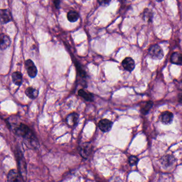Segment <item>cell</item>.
<instances>
[{
  "instance_id": "cell-1",
  "label": "cell",
  "mask_w": 182,
  "mask_h": 182,
  "mask_svg": "<svg viewBox=\"0 0 182 182\" xmlns=\"http://www.w3.org/2000/svg\"><path fill=\"white\" fill-rule=\"evenodd\" d=\"M15 131L18 136H21L30 142H34L35 136L34 134L31 131L30 128L28 127L26 125L21 124L19 126L15 129Z\"/></svg>"
},
{
  "instance_id": "cell-2",
  "label": "cell",
  "mask_w": 182,
  "mask_h": 182,
  "mask_svg": "<svg viewBox=\"0 0 182 182\" xmlns=\"http://www.w3.org/2000/svg\"><path fill=\"white\" fill-rule=\"evenodd\" d=\"M148 54L150 57L154 60H161L164 56L162 49L157 44L153 45L150 47Z\"/></svg>"
},
{
  "instance_id": "cell-3",
  "label": "cell",
  "mask_w": 182,
  "mask_h": 182,
  "mask_svg": "<svg viewBox=\"0 0 182 182\" xmlns=\"http://www.w3.org/2000/svg\"><path fill=\"white\" fill-rule=\"evenodd\" d=\"M25 68L28 76L30 78H34L37 75V68L34 62L30 59H28L25 61Z\"/></svg>"
},
{
  "instance_id": "cell-4",
  "label": "cell",
  "mask_w": 182,
  "mask_h": 182,
  "mask_svg": "<svg viewBox=\"0 0 182 182\" xmlns=\"http://www.w3.org/2000/svg\"><path fill=\"white\" fill-rule=\"evenodd\" d=\"M113 125V122L107 119H103L99 121L98 127L101 131L104 133L108 132L111 130Z\"/></svg>"
},
{
  "instance_id": "cell-5",
  "label": "cell",
  "mask_w": 182,
  "mask_h": 182,
  "mask_svg": "<svg viewBox=\"0 0 182 182\" xmlns=\"http://www.w3.org/2000/svg\"><path fill=\"white\" fill-rule=\"evenodd\" d=\"M78 115L75 113H70L66 118V122L69 127H74L78 124Z\"/></svg>"
},
{
  "instance_id": "cell-6",
  "label": "cell",
  "mask_w": 182,
  "mask_h": 182,
  "mask_svg": "<svg viewBox=\"0 0 182 182\" xmlns=\"http://www.w3.org/2000/svg\"><path fill=\"white\" fill-rule=\"evenodd\" d=\"M122 65L125 70L129 72H132L135 67V61L130 57L125 58L122 62Z\"/></svg>"
},
{
  "instance_id": "cell-7",
  "label": "cell",
  "mask_w": 182,
  "mask_h": 182,
  "mask_svg": "<svg viewBox=\"0 0 182 182\" xmlns=\"http://www.w3.org/2000/svg\"><path fill=\"white\" fill-rule=\"evenodd\" d=\"M8 182H21V176L15 169L10 171L8 175Z\"/></svg>"
},
{
  "instance_id": "cell-8",
  "label": "cell",
  "mask_w": 182,
  "mask_h": 182,
  "mask_svg": "<svg viewBox=\"0 0 182 182\" xmlns=\"http://www.w3.org/2000/svg\"><path fill=\"white\" fill-rule=\"evenodd\" d=\"M174 116L172 113L169 111H165L161 115V122L164 124H170L173 122Z\"/></svg>"
},
{
  "instance_id": "cell-9",
  "label": "cell",
  "mask_w": 182,
  "mask_h": 182,
  "mask_svg": "<svg viewBox=\"0 0 182 182\" xmlns=\"http://www.w3.org/2000/svg\"><path fill=\"white\" fill-rule=\"evenodd\" d=\"M1 20L3 23H7L12 20L11 14L8 10H1Z\"/></svg>"
},
{
  "instance_id": "cell-10",
  "label": "cell",
  "mask_w": 182,
  "mask_h": 182,
  "mask_svg": "<svg viewBox=\"0 0 182 182\" xmlns=\"http://www.w3.org/2000/svg\"><path fill=\"white\" fill-rule=\"evenodd\" d=\"M174 162H175L174 158L171 155L165 156L161 159V163L164 168L172 166Z\"/></svg>"
},
{
  "instance_id": "cell-11",
  "label": "cell",
  "mask_w": 182,
  "mask_h": 182,
  "mask_svg": "<svg viewBox=\"0 0 182 182\" xmlns=\"http://www.w3.org/2000/svg\"><path fill=\"white\" fill-rule=\"evenodd\" d=\"M78 94L87 101H93L94 99V96L91 93L83 89H80L78 91Z\"/></svg>"
},
{
  "instance_id": "cell-12",
  "label": "cell",
  "mask_w": 182,
  "mask_h": 182,
  "mask_svg": "<svg viewBox=\"0 0 182 182\" xmlns=\"http://www.w3.org/2000/svg\"><path fill=\"white\" fill-rule=\"evenodd\" d=\"M11 44V41L9 37L6 35L2 34L1 35V49L4 50L7 49Z\"/></svg>"
},
{
  "instance_id": "cell-13",
  "label": "cell",
  "mask_w": 182,
  "mask_h": 182,
  "mask_svg": "<svg viewBox=\"0 0 182 182\" xmlns=\"http://www.w3.org/2000/svg\"><path fill=\"white\" fill-rule=\"evenodd\" d=\"M91 150V145H90V143H85L81 146V148H80V155L82 157L85 158H87L90 154Z\"/></svg>"
},
{
  "instance_id": "cell-14",
  "label": "cell",
  "mask_w": 182,
  "mask_h": 182,
  "mask_svg": "<svg viewBox=\"0 0 182 182\" xmlns=\"http://www.w3.org/2000/svg\"><path fill=\"white\" fill-rule=\"evenodd\" d=\"M25 93L30 99H35L39 95V91L32 87H28L25 90Z\"/></svg>"
},
{
  "instance_id": "cell-15",
  "label": "cell",
  "mask_w": 182,
  "mask_h": 182,
  "mask_svg": "<svg viewBox=\"0 0 182 182\" xmlns=\"http://www.w3.org/2000/svg\"><path fill=\"white\" fill-rule=\"evenodd\" d=\"M12 79L13 82L15 85L18 86H20L21 85L23 77L21 72H13L12 74Z\"/></svg>"
},
{
  "instance_id": "cell-16",
  "label": "cell",
  "mask_w": 182,
  "mask_h": 182,
  "mask_svg": "<svg viewBox=\"0 0 182 182\" xmlns=\"http://www.w3.org/2000/svg\"><path fill=\"white\" fill-rule=\"evenodd\" d=\"M171 63L176 65H182V54L179 52L173 53L171 56Z\"/></svg>"
},
{
  "instance_id": "cell-17",
  "label": "cell",
  "mask_w": 182,
  "mask_h": 182,
  "mask_svg": "<svg viewBox=\"0 0 182 182\" xmlns=\"http://www.w3.org/2000/svg\"><path fill=\"white\" fill-rule=\"evenodd\" d=\"M67 16L69 21L72 23H74L78 20L79 14L77 12L72 10L68 12Z\"/></svg>"
},
{
  "instance_id": "cell-18",
  "label": "cell",
  "mask_w": 182,
  "mask_h": 182,
  "mask_svg": "<svg viewBox=\"0 0 182 182\" xmlns=\"http://www.w3.org/2000/svg\"><path fill=\"white\" fill-rule=\"evenodd\" d=\"M18 157L19 167L20 169V171L21 173H26V166L25 162L23 160V156L22 154L18 156Z\"/></svg>"
},
{
  "instance_id": "cell-19",
  "label": "cell",
  "mask_w": 182,
  "mask_h": 182,
  "mask_svg": "<svg viewBox=\"0 0 182 182\" xmlns=\"http://www.w3.org/2000/svg\"><path fill=\"white\" fill-rule=\"evenodd\" d=\"M152 106H153V102H146L145 104L143 105V106L141 108V113L143 115H146L147 113H148L151 109L152 108Z\"/></svg>"
},
{
  "instance_id": "cell-20",
  "label": "cell",
  "mask_w": 182,
  "mask_h": 182,
  "mask_svg": "<svg viewBox=\"0 0 182 182\" xmlns=\"http://www.w3.org/2000/svg\"><path fill=\"white\" fill-rule=\"evenodd\" d=\"M138 159L136 157L134 156H132L129 158V162L130 165H131L132 166L135 165L137 164L138 162Z\"/></svg>"
},
{
  "instance_id": "cell-21",
  "label": "cell",
  "mask_w": 182,
  "mask_h": 182,
  "mask_svg": "<svg viewBox=\"0 0 182 182\" xmlns=\"http://www.w3.org/2000/svg\"><path fill=\"white\" fill-rule=\"evenodd\" d=\"M147 11L144 12V18H148V20H151L152 18V14H151V12H149V10L147 9Z\"/></svg>"
},
{
  "instance_id": "cell-22",
  "label": "cell",
  "mask_w": 182,
  "mask_h": 182,
  "mask_svg": "<svg viewBox=\"0 0 182 182\" xmlns=\"http://www.w3.org/2000/svg\"><path fill=\"white\" fill-rule=\"evenodd\" d=\"M111 1V0H98V2L99 4L104 6H106L109 5Z\"/></svg>"
},
{
  "instance_id": "cell-23",
  "label": "cell",
  "mask_w": 182,
  "mask_h": 182,
  "mask_svg": "<svg viewBox=\"0 0 182 182\" xmlns=\"http://www.w3.org/2000/svg\"><path fill=\"white\" fill-rule=\"evenodd\" d=\"M53 2L55 5L56 7L58 8L59 6V4H60V0H53Z\"/></svg>"
},
{
  "instance_id": "cell-24",
  "label": "cell",
  "mask_w": 182,
  "mask_h": 182,
  "mask_svg": "<svg viewBox=\"0 0 182 182\" xmlns=\"http://www.w3.org/2000/svg\"><path fill=\"white\" fill-rule=\"evenodd\" d=\"M156 1L158 2H162L164 0H156Z\"/></svg>"
}]
</instances>
